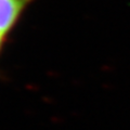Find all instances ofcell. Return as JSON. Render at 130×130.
Masks as SVG:
<instances>
[{
    "label": "cell",
    "instance_id": "6da1fadb",
    "mask_svg": "<svg viewBox=\"0 0 130 130\" xmlns=\"http://www.w3.org/2000/svg\"><path fill=\"white\" fill-rule=\"evenodd\" d=\"M31 0H0V35L6 37Z\"/></svg>",
    "mask_w": 130,
    "mask_h": 130
}]
</instances>
